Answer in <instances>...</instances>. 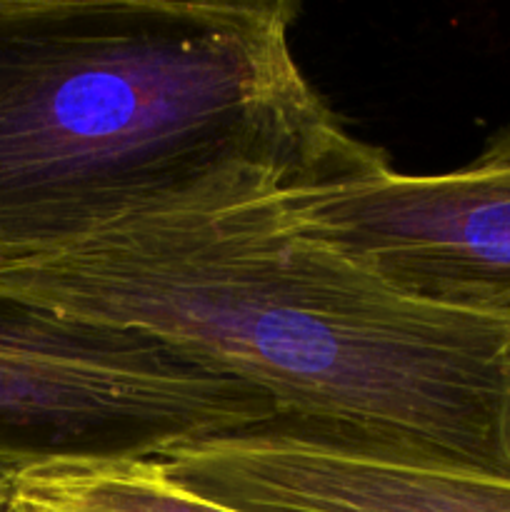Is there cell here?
Segmentation results:
<instances>
[{"label": "cell", "instance_id": "ba28073f", "mask_svg": "<svg viewBox=\"0 0 510 512\" xmlns=\"http://www.w3.org/2000/svg\"><path fill=\"white\" fill-rule=\"evenodd\" d=\"M0 512H28V510L18 508V505H13V503H10V498H8V503H5L3 508H0Z\"/></svg>", "mask_w": 510, "mask_h": 512}, {"label": "cell", "instance_id": "3957f363", "mask_svg": "<svg viewBox=\"0 0 510 512\" xmlns=\"http://www.w3.org/2000/svg\"><path fill=\"white\" fill-rule=\"evenodd\" d=\"M278 418L265 393L160 340L0 295V465L158 460Z\"/></svg>", "mask_w": 510, "mask_h": 512}, {"label": "cell", "instance_id": "5b68a950", "mask_svg": "<svg viewBox=\"0 0 510 512\" xmlns=\"http://www.w3.org/2000/svg\"><path fill=\"white\" fill-rule=\"evenodd\" d=\"M155 463L178 488L240 512H510V478L283 418Z\"/></svg>", "mask_w": 510, "mask_h": 512}, {"label": "cell", "instance_id": "6da1fadb", "mask_svg": "<svg viewBox=\"0 0 510 512\" xmlns=\"http://www.w3.org/2000/svg\"><path fill=\"white\" fill-rule=\"evenodd\" d=\"M293 0H0V260L113 225L318 188L355 138Z\"/></svg>", "mask_w": 510, "mask_h": 512}, {"label": "cell", "instance_id": "52a82bcc", "mask_svg": "<svg viewBox=\"0 0 510 512\" xmlns=\"http://www.w3.org/2000/svg\"><path fill=\"white\" fill-rule=\"evenodd\" d=\"M15 475H18V470L5 468V465H0V508H3V505L8 503L10 493H13Z\"/></svg>", "mask_w": 510, "mask_h": 512}, {"label": "cell", "instance_id": "7a4b0ae2", "mask_svg": "<svg viewBox=\"0 0 510 512\" xmlns=\"http://www.w3.org/2000/svg\"><path fill=\"white\" fill-rule=\"evenodd\" d=\"M280 198L128 220L0 260V295L160 340L278 418L510 478V318L423 303Z\"/></svg>", "mask_w": 510, "mask_h": 512}, {"label": "cell", "instance_id": "8992f818", "mask_svg": "<svg viewBox=\"0 0 510 512\" xmlns=\"http://www.w3.org/2000/svg\"><path fill=\"white\" fill-rule=\"evenodd\" d=\"M10 503L28 512H240L178 488L155 460L23 470L15 475Z\"/></svg>", "mask_w": 510, "mask_h": 512}, {"label": "cell", "instance_id": "277c9868", "mask_svg": "<svg viewBox=\"0 0 510 512\" xmlns=\"http://www.w3.org/2000/svg\"><path fill=\"white\" fill-rule=\"evenodd\" d=\"M280 213L403 295L510 318V125L450 173H400L383 153L348 178L283 195Z\"/></svg>", "mask_w": 510, "mask_h": 512}]
</instances>
